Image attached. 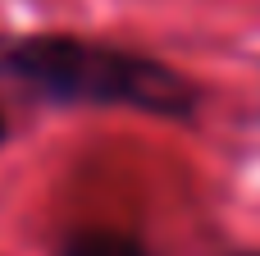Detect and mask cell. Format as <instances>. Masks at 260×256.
<instances>
[{
  "label": "cell",
  "instance_id": "cell-1",
  "mask_svg": "<svg viewBox=\"0 0 260 256\" xmlns=\"http://www.w3.org/2000/svg\"><path fill=\"white\" fill-rule=\"evenodd\" d=\"M0 73L59 105H128L160 119L197 115V87L178 69L101 41L23 37L0 46Z\"/></svg>",
  "mask_w": 260,
  "mask_h": 256
},
{
  "label": "cell",
  "instance_id": "cell-2",
  "mask_svg": "<svg viewBox=\"0 0 260 256\" xmlns=\"http://www.w3.org/2000/svg\"><path fill=\"white\" fill-rule=\"evenodd\" d=\"M59 256H146V247L114 229H87V234H73L59 247Z\"/></svg>",
  "mask_w": 260,
  "mask_h": 256
},
{
  "label": "cell",
  "instance_id": "cell-3",
  "mask_svg": "<svg viewBox=\"0 0 260 256\" xmlns=\"http://www.w3.org/2000/svg\"><path fill=\"white\" fill-rule=\"evenodd\" d=\"M0 142H5V119H0Z\"/></svg>",
  "mask_w": 260,
  "mask_h": 256
},
{
  "label": "cell",
  "instance_id": "cell-4",
  "mask_svg": "<svg viewBox=\"0 0 260 256\" xmlns=\"http://www.w3.org/2000/svg\"><path fill=\"white\" fill-rule=\"evenodd\" d=\"M242 256H256V252H242Z\"/></svg>",
  "mask_w": 260,
  "mask_h": 256
}]
</instances>
